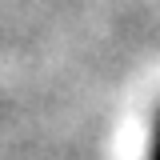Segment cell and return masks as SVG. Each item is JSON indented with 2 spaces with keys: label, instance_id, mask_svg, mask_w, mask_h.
Returning a JSON list of instances; mask_svg holds the SVG:
<instances>
[{
  "label": "cell",
  "instance_id": "1",
  "mask_svg": "<svg viewBox=\"0 0 160 160\" xmlns=\"http://www.w3.org/2000/svg\"><path fill=\"white\" fill-rule=\"evenodd\" d=\"M152 160H160V128H156V152H152Z\"/></svg>",
  "mask_w": 160,
  "mask_h": 160
}]
</instances>
